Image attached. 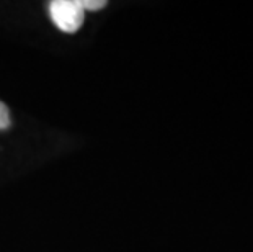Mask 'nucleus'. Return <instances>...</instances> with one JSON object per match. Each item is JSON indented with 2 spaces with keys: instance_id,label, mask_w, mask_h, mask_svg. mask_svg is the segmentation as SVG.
I'll return each instance as SVG.
<instances>
[{
  "instance_id": "nucleus-1",
  "label": "nucleus",
  "mask_w": 253,
  "mask_h": 252,
  "mask_svg": "<svg viewBox=\"0 0 253 252\" xmlns=\"http://www.w3.org/2000/svg\"><path fill=\"white\" fill-rule=\"evenodd\" d=\"M84 13L80 0H54L49 3L52 23L64 33H75L84 23Z\"/></svg>"
},
{
  "instance_id": "nucleus-2",
  "label": "nucleus",
  "mask_w": 253,
  "mask_h": 252,
  "mask_svg": "<svg viewBox=\"0 0 253 252\" xmlns=\"http://www.w3.org/2000/svg\"><path fill=\"white\" fill-rule=\"evenodd\" d=\"M80 5H82L84 10H90V12H96V10H101L106 7L105 0H80Z\"/></svg>"
},
{
  "instance_id": "nucleus-3",
  "label": "nucleus",
  "mask_w": 253,
  "mask_h": 252,
  "mask_svg": "<svg viewBox=\"0 0 253 252\" xmlns=\"http://www.w3.org/2000/svg\"><path fill=\"white\" fill-rule=\"evenodd\" d=\"M10 126V113L8 108L0 101V130H7Z\"/></svg>"
}]
</instances>
